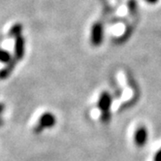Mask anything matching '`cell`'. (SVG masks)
Segmentation results:
<instances>
[{"label":"cell","mask_w":161,"mask_h":161,"mask_svg":"<svg viewBox=\"0 0 161 161\" xmlns=\"http://www.w3.org/2000/svg\"><path fill=\"white\" fill-rule=\"evenodd\" d=\"M0 61L7 64L12 61V56L10 55V53L7 51L0 49Z\"/></svg>","instance_id":"obj_8"},{"label":"cell","mask_w":161,"mask_h":161,"mask_svg":"<svg viewBox=\"0 0 161 161\" xmlns=\"http://www.w3.org/2000/svg\"><path fill=\"white\" fill-rule=\"evenodd\" d=\"M112 106V97L109 92L104 91L102 92L99 100H98V107L102 114V120L107 122L110 119V109Z\"/></svg>","instance_id":"obj_1"},{"label":"cell","mask_w":161,"mask_h":161,"mask_svg":"<svg viewBox=\"0 0 161 161\" xmlns=\"http://www.w3.org/2000/svg\"><path fill=\"white\" fill-rule=\"evenodd\" d=\"M15 64H16L15 61L12 60L11 62L7 63L6 66L3 69L0 70V80H4V79L8 78L11 75V73L13 72L14 68H15Z\"/></svg>","instance_id":"obj_6"},{"label":"cell","mask_w":161,"mask_h":161,"mask_svg":"<svg viewBox=\"0 0 161 161\" xmlns=\"http://www.w3.org/2000/svg\"><path fill=\"white\" fill-rule=\"evenodd\" d=\"M3 109H4V105L0 103V113H1V112L3 111Z\"/></svg>","instance_id":"obj_11"},{"label":"cell","mask_w":161,"mask_h":161,"mask_svg":"<svg viewBox=\"0 0 161 161\" xmlns=\"http://www.w3.org/2000/svg\"><path fill=\"white\" fill-rule=\"evenodd\" d=\"M55 122H56L55 117L52 113H45L40 117L38 124L36 125V127L34 128V132L36 134H39L45 129L52 128L54 126Z\"/></svg>","instance_id":"obj_2"},{"label":"cell","mask_w":161,"mask_h":161,"mask_svg":"<svg viewBox=\"0 0 161 161\" xmlns=\"http://www.w3.org/2000/svg\"><path fill=\"white\" fill-rule=\"evenodd\" d=\"M154 161H161V149L156 153V155L154 157Z\"/></svg>","instance_id":"obj_9"},{"label":"cell","mask_w":161,"mask_h":161,"mask_svg":"<svg viewBox=\"0 0 161 161\" xmlns=\"http://www.w3.org/2000/svg\"><path fill=\"white\" fill-rule=\"evenodd\" d=\"M22 31V25L20 24H16L15 25H13V27L10 29L9 31V35L13 36L15 38L20 36V33Z\"/></svg>","instance_id":"obj_7"},{"label":"cell","mask_w":161,"mask_h":161,"mask_svg":"<svg viewBox=\"0 0 161 161\" xmlns=\"http://www.w3.org/2000/svg\"><path fill=\"white\" fill-rule=\"evenodd\" d=\"M158 1H159V0H146V2H147V3H148V4H152V5H153V4H156Z\"/></svg>","instance_id":"obj_10"},{"label":"cell","mask_w":161,"mask_h":161,"mask_svg":"<svg viewBox=\"0 0 161 161\" xmlns=\"http://www.w3.org/2000/svg\"><path fill=\"white\" fill-rule=\"evenodd\" d=\"M25 42L21 35L16 38L15 42V56L17 59H21L25 55Z\"/></svg>","instance_id":"obj_5"},{"label":"cell","mask_w":161,"mask_h":161,"mask_svg":"<svg viewBox=\"0 0 161 161\" xmlns=\"http://www.w3.org/2000/svg\"><path fill=\"white\" fill-rule=\"evenodd\" d=\"M147 141V130L145 126H140L135 131L134 142L138 147H144Z\"/></svg>","instance_id":"obj_4"},{"label":"cell","mask_w":161,"mask_h":161,"mask_svg":"<svg viewBox=\"0 0 161 161\" xmlns=\"http://www.w3.org/2000/svg\"><path fill=\"white\" fill-rule=\"evenodd\" d=\"M104 40V28L100 22H95L91 28L90 41L93 46H100Z\"/></svg>","instance_id":"obj_3"}]
</instances>
